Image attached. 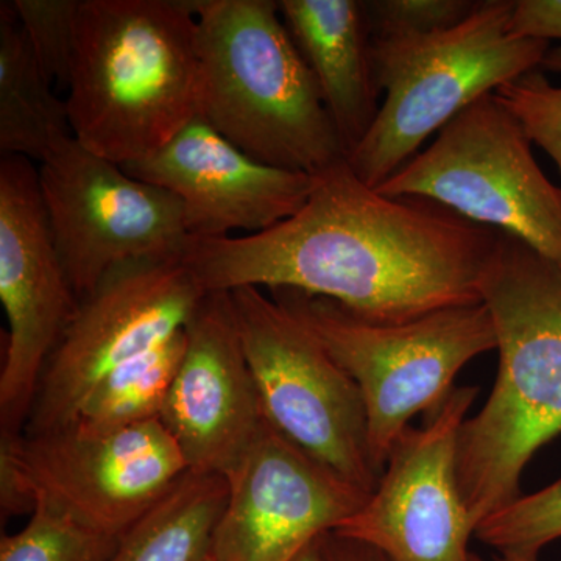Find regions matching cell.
<instances>
[{
    "instance_id": "cell-1",
    "label": "cell",
    "mask_w": 561,
    "mask_h": 561,
    "mask_svg": "<svg viewBox=\"0 0 561 561\" xmlns=\"http://www.w3.org/2000/svg\"><path fill=\"white\" fill-rule=\"evenodd\" d=\"M497 231L419 197H387L343 160L317 175L290 219L251 236L191 239L183 261L206 291L291 289L375 323L478 305Z\"/></svg>"
},
{
    "instance_id": "cell-2",
    "label": "cell",
    "mask_w": 561,
    "mask_h": 561,
    "mask_svg": "<svg viewBox=\"0 0 561 561\" xmlns=\"http://www.w3.org/2000/svg\"><path fill=\"white\" fill-rule=\"evenodd\" d=\"M479 290L496 330L500 373L457 437V482L476 529L522 496L524 468L561 434V265L497 231Z\"/></svg>"
},
{
    "instance_id": "cell-3",
    "label": "cell",
    "mask_w": 561,
    "mask_h": 561,
    "mask_svg": "<svg viewBox=\"0 0 561 561\" xmlns=\"http://www.w3.org/2000/svg\"><path fill=\"white\" fill-rule=\"evenodd\" d=\"M66 108L84 149L125 165L201 117L195 0H80Z\"/></svg>"
},
{
    "instance_id": "cell-4",
    "label": "cell",
    "mask_w": 561,
    "mask_h": 561,
    "mask_svg": "<svg viewBox=\"0 0 561 561\" xmlns=\"http://www.w3.org/2000/svg\"><path fill=\"white\" fill-rule=\"evenodd\" d=\"M201 117L253 160L311 175L346 160L278 2L195 0Z\"/></svg>"
},
{
    "instance_id": "cell-5",
    "label": "cell",
    "mask_w": 561,
    "mask_h": 561,
    "mask_svg": "<svg viewBox=\"0 0 561 561\" xmlns=\"http://www.w3.org/2000/svg\"><path fill=\"white\" fill-rule=\"evenodd\" d=\"M515 0H478L448 31L371 38L383 94L370 130L348 157L351 171L376 190L461 111L504 84L541 69L549 41L513 35Z\"/></svg>"
},
{
    "instance_id": "cell-6",
    "label": "cell",
    "mask_w": 561,
    "mask_h": 561,
    "mask_svg": "<svg viewBox=\"0 0 561 561\" xmlns=\"http://www.w3.org/2000/svg\"><path fill=\"white\" fill-rule=\"evenodd\" d=\"M272 294L356 382L367 413L368 451L379 476L409 421L435 411L454 390L461 368L497 348L493 319L483 302L440 309L404 323H375L328 298L291 289Z\"/></svg>"
},
{
    "instance_id": "cell-7",
    "label": "cell",
    "mask_w": 561,
    "mask_h": 561,
    "mask_svg": "<svg viewBox=\"0 0 561 561\" xmlns=\"http://www.w3.org/2000/svg\"><path fill=\"white\" fill-rule=\"evenodd\" d=\"M186 460L161 420L90 434L76 427L0 442L2 516L46 504L121 537L183 478Z\"/></svg>"
},
{
    "instance_id": "cell-8",
    "label": "cell",
    "mask_w": 561,
    "mask_h": 561,
    "mask_svg": "<svg viewBox=\"0 0 561 561\" xmlns=\"http://www.w3.org/2000/svg\"><path fill=\"white\" fill-rule=\"evenodd\" d=\"M531 146L496 94L483 95L376 190L437 203L561 265V187L541 171Z\"/></svg>"
},
{
    "instance_id": "cell-9",
    "label": "cell",
    "mask_w": 561,
    "mask_h": 561,
    "mask_svg": "<svg viewBox=\"0 0 561 561\" xmlns=\"http://www.w3.org/2000/svg\"><path fill=\"white\" fill-rule=\"evenodd\" d=\"M230 294L265 423L370 496L381 476L356 382L275 298L257 287Z\"/></svg>"
},
{
    "instance_id": "cell-10",
    "label": "cell",
    "mask_w": 561,
    "mask_h": 561,
    "mask_svg": "<svg viewBox=\"0 0 561 561\" xmlns=\"http://www.w3.org/2000/svg\"><path fill=\"white\" fill-rule=\"evenodd\" d=\"M206 290L183 257L125 262L81 297L51 351L22 434L72 426L114 370L184 330Z\"/></svg>"
},
{
    "instance_id": "cell-11",
    "label": "cell",
    "mask_w": 561,
    "mask_h": 561,
    "mask_svg": "<svg viewBox=\"0 0 561 561\" xmlns=\"http://www.w3.org/2000/svg\"><path fill=\"white\" fill-rule=\"evenodd\" d=\"M41 198L76 297L125 262L183 257L191 236L172 192L130 175L72 136L38 165Z\"/></svg>"
},
{
    "instance_id": "cell-12",
    "label": "cell",
    "mask_w": 561,
    "mask_h": 561,
    "mask_svg": "<svg viewBox=\"0 0 561 561\" xmlns=\"http://www.w3.org/2000/svg\"><path fill=\"white\" fill-rule=\"evenodd\" d=\"M0 300L9 342L0 371V442L20 437L51 351L76 313L73 294L51 241L38 169L0 158Z\"/></svg>"
},
{
    "instance_id": "cell-13",
    "label": "cell",
    "mask_w": 561,
    "mask_h": 561,
    "mask_svg": "<svg viewBox=\"0 0 561 561\" xmlns=\"http://www.w3.org/2000/svg\"><path fill=\"white\" fill-rule=\"evenodd\" d=\"M476 387H454L423 426L394 442L375 491L334 530L389 561H471L476 534L456 472L457 437Z\"/></svg>"
},
{
    "instance_id": "cell-14",
    "label": "cell",
    "mask_w": 561,
    "mask_h": 561,
    "mask_svg": "<svg viewBox=\"0 0 561 561\" xmlns=\"http://www.w3.org/2000/svg\"><path fill=\"white\" fill-rule=\"evenodd\" d=\"M227 481L209 551L220 561H294L368 500L267 423Z\"/></svg>"
},
{
    "instance_id": "cell-15",
    "label": "cell",
    "mask_w": 561,
    "mask_h": 561,
    "mask_svg": "<svg viewBox=\"0 0 561 561\" xmlns=\"http://www.w3.org/2000/svg\"><path fill=\"white\" fill-rule=\"evenodd\" d=\"M184 334L186 348L160 420L187 470L227 478L265 423L230 291H206Z\"/></svg>"
},
{
    "instance_id": "cell-16",
    "label": "cell",
    "mask_w": 561,
    "mask_h": 561,
    "mask_svg": "<svg viewBox=\"0 0 561 561\" xmlns=\"http://www.w3.org/2000/svg\"><path fill=\"white\" fill-rule=\"evenodd\" d=\"M172 192L191 239L257 234L290 219L311 197L317 175L253 160L197 117L149 157L122 165Z\"/></svg>"
},
{
    "instance_id": "cell-17",
    "label": "cell",
    "mask_w": 561,
    "mask_h": 561,
    "mask_svg": "<svg viewBox=\"0 0 561 561\" xmlns=\"http://www.w3.org/2000/svg\"><path fill=\"white\" fill-rule=\"evenodd\" d=\"M278 7L348 157L381 106L364 7L359 0H280Z\"/></svg>"
},
{
    "instance_id": "cell-18",
    "label": "cell",
    "mask_w": 561,
    "mask_h": 561,
    "mask_svg": "<svg viewBox=\"0 0 561 561\" xmlns=\"http://www.w3.org/2000/svg\"><path fill=\"white\" fill-rule=\"evenodd\" d=\"M44 77L11 2L0 3V153L43 162L69 138L65 99Z\"/></svg>"
},
{
    "instance_id": "cell-19",
    "label": "cell",
    "mask_w": 561,
    "mask_h": 561,
    "mask_svg": "<svg viewBox=\"0 0 561 561\" xmlns=\"http://www.w3.org/2000/svg\"><path fill=\"white\" fill-rule=\"evenodd\" d=\"M228 494L225 476L187 471L121 535L106 561H205Z\"/></svg>"
},
{
    "instance_id": "cell-20",
    "label": "cell",
    "mask_w": 561,
    "mask_h": 561,
    "mask_svg": "<svg viewBox=\"0 0 561 561\" xmlns=\"http://www.w3.org/2000/svg\"><path fill=\"white\" fill-rule=\"evenodd\" d=\"M186 348L184 330L122 365L90 394L69 427L90 434L127 430L160 420Z\"/></svg>"
},
{
    "instance_id": "cell-21",
    "label": "cell",
    "mask_w": 561,
    "mask_h": 561,
    "mask_svg": "<svg viewBox=\"0 0 561 561\" xmlns=\"http://www.w3.org/2000/svg\"><path fill=\"white\" fill-rule=\"evenodd\" d=\"M119 538L88 529L38 502L20 531L2 535L0 561H106Z\"/></svg>"
},
{
    "instance_id": "cell-22",
    "label": "cell",
    "mask_w": 561,
    "mask_h": 561,
    "mask_svg": "<svg viewBox=\"0 0 561 561\" xmlns=\"http://www.w3.org/2000/svg\"><path fill=\"white\" fill-rule=\"evenodd\" d=\"M494 94L561 173V46L549 49L541 69L504 84Z\"/></svg>"
},
{
    "instance_id": "cell-23",
    "label": "cell",
    "mask_w": 561,
    "mask_h": 561,
    "mask_svg": "<svg viewBox=\"0 0 561 561\" xmlns=\"http://www.w3.org/2000/svg\"><path fill=\"white\" fill-rule=\"evenodd\" d=\"M479 540L501 553H534L561 538V479L483 519Z\"/></svg>"
},
{
    "instance_id": "cell-24",
    "label": "cell",
    "mask_w": 561,
    "mask_h": 561,
    "mask_svg": "<svg viewBox=\"0 0 561 561\" xmlns=\"http://www.w3.org/2000/svg\"><path fill=\"white\" fill-rule=\"evenodd\" d=\"M13 7L44 77L68 88L80 0H13Z\"/></svg>"
},
{
    "instance_id": "cell-25",
    "label": "cell",
    "mask_w": 561,
    "mask_h": 561,
    "mask_svg": "<svg viewBox=\"0 0 561 561\" xmlns=\"http://www.w3.org/2000/svg\"><path fill=\"white\" fill-rule=\"evenodd\" d=\"M472 0H365L371 38L427 35L461 24L476 9Z\"/></svg>"
},
{
    "instance_id": "cell-26",
    "label": "cell",
    "mask_w": 561,
    "mask_h": 561,
    "mask_svg": "<svg viewBox=\"0 0 561 561\" xmlns=\"http://www.w3.org/2000/svg\"><path fill=\"white\" fill-rule=\"evenodd\" d=\"M511 31L522 38L561 39V0H515Z\"/></svg>"
},
{
    "instance_id": "cell-27",
    "label": "cell",
    "mask_w": 561,
    "mask_h": 561,
    "mask_svg": "<svg viewBox=\"0 0 561 561\" xmlns=\"http://www.w3.org/2000/svg\"><path fill=\"white\" fill-rule=\"evenodd\" d=\"M324 545L331 561H389L371 546L339 537L334 531L324 535Z\"/></svg>"
},
{
    "instance_id": "cell-28",
    "label": "cell",
    "mask_w": 561,
    "mask_h": 561,
    "mask_svg": "<svg viewBox=\"0 0 561 561\" xmlns=\"http://www.w3.org/2000/svg\"><path fill=\"white\" fill-rule=\"evenodd\" d=\"M324 535L313 540L311 545L306 546V548L295 557L294 561H331L330 556H328L327 545H324Z\"/></svg>"
},
{
    "instance_id": "cell-29",
    "label": "cell",
    "mask_w": 561,
    "mask_h": 561,
    "mask_svg": "<svg viewBox=\"0 0 561 561\" xmlns=\"http://www.w3.org/2000/svg\"><path fill=\"white\" fill-rule=\"evenodd\" d=\"M471 561H483L481 557L476 556V553H471ZM500 561H538V556H534V553H501Z\"/></svg>"
},
{
    "instance_id": "cell-30",
    "label": "cell",
    "mask_w": 561,
    "mask_h": 561,
    "mask_svg": "<svg viewBox=\"0 0 561 561\" xmlns=\"http://www.w3.org/2000/svg\"><path fill=\"white\" fill-rule=\"evenodd\" d=\"M205 561H220V560H217V559H216V557H213V556H210V553H209V556H208V557H206Z\"/></svg>"
}]
</instances>
